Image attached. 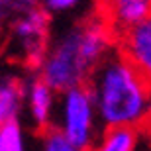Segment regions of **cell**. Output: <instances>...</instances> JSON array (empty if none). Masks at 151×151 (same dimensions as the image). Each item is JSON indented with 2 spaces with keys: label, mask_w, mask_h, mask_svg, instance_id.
<instances>
[{
  "label": "cell",
  "mask_w": 151,
  "mask_h": 151,
  "mask_svg": "<svg viewBox=\"0 0 151 151\" xmlns=\"http://www.w3.org/2000/svg\"><path fill=\"white\" fill-rule=\"evenodd\" d=\"M116 37L102 16L77 24L47 47L39 77L55 92L86 84L96 67L116 51Z\"/></svg>",
  "instance_id": "obj_1"
},
{
  "label": "cell",
  "mask_w": 151,
  "mask_h": 151,
  "mask_svg": "<svg viewBox=\"0 0 151 151\" xmlns=\"http://www.w3.org/2000/svg\"><path fill=\"white\" fill-rule=\"evenodd\" d=\"M102 128L143 129L151 120V84L120 49L88 78Z\"/></svg>",
  "instance_id": "obj_2"
},
{
  "label": "cell",
  "mask_w": 151,
  "mask_h": 151,
  "mask_svg": "<svg viewBox=\"0 0 151 151\" xmlns=\"http://www.w3.org/2000/svg\"><path fill=\"white\" fill-rule=\"evenodd\" d=\"M53 128H57L71 143L81 149L88 151L92 147L100 134V120L88 84L59 92Z\"/></svg>",
  "instance_id": "obj_3"
},
{
  "label": "cell",
  "mask_w": 151,
  "mask_h": 151,
  "mask_svg": "<svg viewBox=\"0 0 151 151\" xmlns=\"http://www.w3.org/2000/svg\"><path fill=\"white\" fill-rule=\"evenodd\" d=\"M47 29H49V16L43 8H34L26 12L14 24V37L32 63H41L47 51Z\"/></svg>",
  "instance_id": "obj_4"
},
{
  "label": "cell",
  "mask_w": 151,
  "mask_h": 151,
  "mask_svg": "<svg viewBox=\"0 0 151 151\" xmlns=\"http://www.w3.org/2000/svg\"><path fill=\"white\" fill-rule=\"evenodd\" d=\"M100 8V16L118 37L151 18V0H102Z\"/></svg>",
  "instance_id": "obj_5"
},
{
  "label": "cell",
  "mask_w": 151,
  "mask_h": 151,
  "mask_svg": "<svg viewBox=\"0 0 151 151\" xmlns=\"http://www.w3.org/2000/svg\"><path fill=\"white\" fill-rule=\"evenodd\" d=\"M57 94L41 77L32 78L26 86V106L34 126L43 134L45 129L53 128L57 110Z\"/></svg>",
  "instance_id": "obj_6"
},
{
  "label": "cell",
  "mask_w": 151,
  "mask_h": 151,
  "mask_svg": "<svg viewBox=\"0 0 151 151\" xmlns=\"http://www.w3.org/2000/svg\"><path fill=\"white\" fill-rule=\"evenodd\" d=\"M120 51L151 84V18L120 35Z\"/></svg>",
  "instance_id": "obj_7"
},
{
  "label": "cell",
  "mask_w": 151,
  "mask_h": 151,
  "mask_svg": "<svg viewBox=\"0 0 151 151\" xmlns=\"http://www.w3.org/2000/svg\"><path fill=\"white\" fill-rule=\"evenodd\" d=\"M141 129L104 128L88 151H139Z\"/></svg>",
  "instance_id": "obj_8"
},
{
  "label": "cell",
  "mask_w": 151,
  "mask_h": 151,
  "mask_svg": "<svg viewBox=\"0 0 151 151\" xmlns=\"http://www.w3.org/2000/svg\"><path fill=\"white\" fill-rule=\"evenodd\" d=\"M26 102V88L14 78H0V124L18 120Z\"/></svg>",
  "instance_id": "obj_9"
},
{
  "label": "cell",
  "mask_w": 151,
  "mask_h": 151,
  "mask_svg": "<svg viewBox=\"0 0 151 151\" xmlns=\"http://www.w3.org/2000/svg\"><path fill=\"white\" fill-rule=\"evenodd\" d=\"M0 151H26L22 126L18 120L0 124Z\"/></svg>",
  "instance_id": "obj_10"
},
{
  "label": "cell",
  "mask_w": 151,
  "mask_h": 151,
  "mask_svg": "<svg viewBox=\"0 0 151 151\" xmlns=\"http://www.w3.org/2000/svg\"><path fill=\"white\" fill-rule=\"evenodd\" d=\"M41 151H86L77 147L57 128H49L41 134Z\"/></svg>",
  "instance_id": "obj_11"
},
{
  "label": "cell",
  "mask_w": 151,
  "mask_h": 151,
  "mask_svg": "<svg viewBox=\"0 0 151 151\" xmlns=\"http://www.w3.org/2000/svg\"><path fill=\"white\" fill-rule=\"evenodd\" d=\"M6 6V10L10 14H26V12L37 8V0H0Z\"/></svg>",
  "instance_id": "obj_12"
},
{
  "label": "cell",
  "mask_w": 151,
  "mask_h": 151,
  "mask_svg": "<svg viewBox=\"0 0 151 151\" xmlns=\"http://www.w3.org/2000/svg\"><path fill=\"white\" fill-rule=\"evenodd\" d=\"M81 0H43V6L47 12H69Z\"/></svg>",
  "instance_id": "obj_13"
},
{
  "label": "cell",
  "mask_w": 151,
  "mask_h": 151,
  "mask_svg": "<svg viewBox=\"0 0 151 151\" xmlns=\"http://www.w3.org/2000/svg\"><path fill=\"white\" fill-rule=\"evenodd\" d=\"M8 16H10V12L6 10V6L0 2V28L4 26V22H6V18H8Z\"/></svg>",
  "instance_id": "obj_14"
},
{
  "label": "cell",
  "mask_w": 151,
  "mask_h": 151,
  "mask_svg": "<svg viewBox=\"0 0 151 151\" xmlns=\"http://www.w3.org/2000/svg\"><path fill=\"white\" fill-rule=\"evenodd\" d=\"M143 132L147 134V137H149V141H151V120H149V124H147L145 128H143Z\"/></svg>",
  "instance_id": "obj_15"
}]
</instances>
